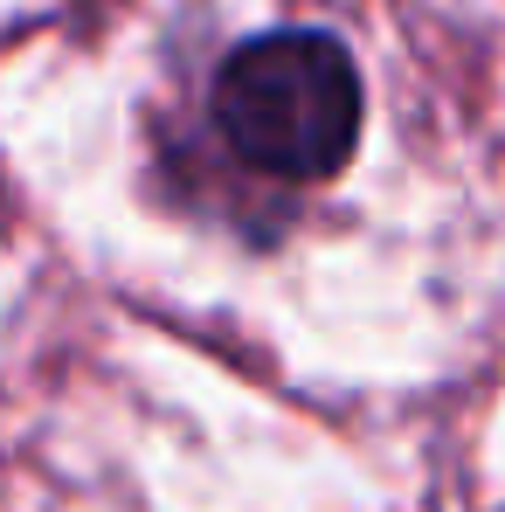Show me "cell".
<instances>
[{
  "mask_svg": "<svg viewBox=\"0 0 505 512\" xmlns=\"http://www.w3.org/2000/svg\"><path fill=\"white\" fill-rule=\"evenodd\" d=\"M215 125L236 160L277 180H326L360 139V70L326 28H270L215 70Z\"/></svg>",
  "mask_w": 505,
  "mask_h": 512,
  "instance_id": "obj_1",
  "label": "cell"
}]
</instances>
